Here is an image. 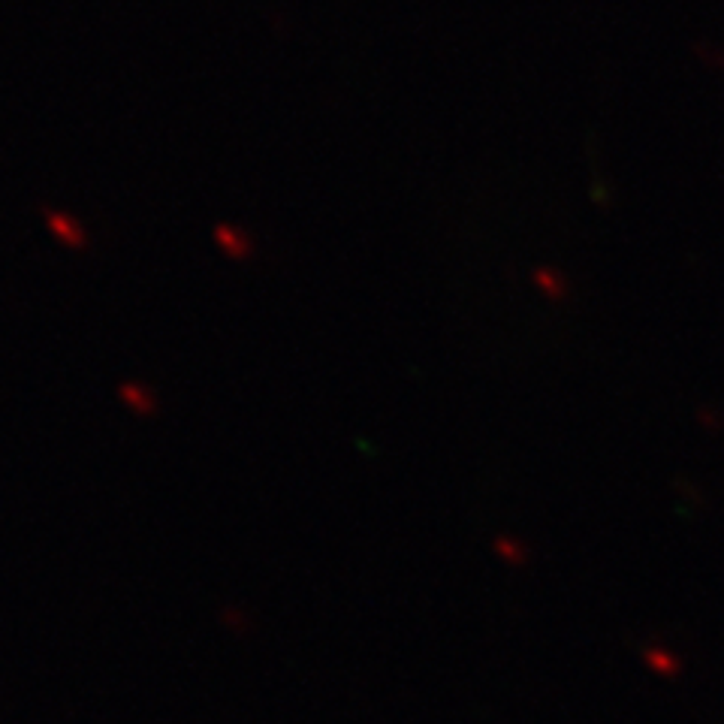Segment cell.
<instances>
[{"instance_id": "1", "label": "cell", "mask_w": 724, "mask_h": 724, "mask_svg": "<svg viewBox=\"0 0 724 724\" xmlns=\"http://www.w3.org/2000/svg\"><path fill=\"white\" fill-rule=\"evenodd\" d=\"M43 224L52 233V239L66 251H88L91 248V233L82 224V217H75L66 208L57 206H43Z\"/></svg>"}, {"instance_id": "2", "label": "cell", "mask_w": 724, "mask_h": 724, "mask_svg": "<svg viewBox=\"0 0 724 724\" xmlns=\"http://www.w3.org/2000/svg\"><path fill=\"white\" fill-rule=\"evenodd\" d=\"M212 242L226 260H233V263H248L257 251L254 235H251L245 226H239L233 221H217L212 226Z\"/></svg>"}]
</instances>
